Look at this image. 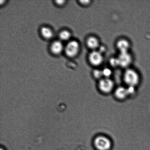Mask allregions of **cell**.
<instances>
[{
	"instance_id": "1",
	"label": "cell",
	"mask_w": 150,
	"mask_h": 150,
	"mask_svg": "<svg viewBox=\"0 0 150 150\" xmlns=\"http://www.w3.org/2000/svg\"><path fill=\"white\" fill-rule=\"evenodd\" d=\"M123 80L127 86L135 87L140 82V76L136 70L128 68L123 73Z\"/></svg>"
},
{
	"instance_id": "2",
	"label": "cell",
	"mask_w": 150,
	"mask_h": 150,
	"mask_svg": "<svg viewBox=\"0 0 150 150\" xmlns=\"http://www.w3.org/2000/svg\"><path fill=\"white\" fill-rule=\"evenodd\" d=\"M93 144L97 150H110L112 147L111 139L104 135H98L95 138Z\"/></svg>"
},
{
	"instance_id": "3",
	"label": "cell",
	"mask_w": 150,
	"mask_h": 150,
	"mask_svg": "<svg viewBox=\"0 0 150 150\" xmlns=\"http://www.w3.org/2000/svg\"><path fill=\"white\" fill-rule=\"evenodd\" d=\"M98 88L103 93L108 94L114 90V82L110 78H103L98 81Z\"/></svg>"
},
{
	"instance_id": "4",
	"label": "cell",
	"mask_w": 150,
	"mask_h": 150,
	"mask_svg": "<svg viewBox=\"0 0 150 150\" xmlns=\"http://www.w3.org/2000/svg\"><path fill=\"white\" fill-rule=\"evenodd\" d=\"M103 54L98 50L91 51L88 56V60L90 64L93 67H99L103 62Z\"/></svg>"
},
{
	"instance_id": "5",
	"label": "cell",
	"mask_w": 150,
	"mask_h": 150,
	"mask_svg": "<svg viewBox=\"0 0 150 150\" xmlns=\"http://www.w3.org/2000/svg\"><path fill=\"white\" fill-rule=\"evenodd\" d=\"M80 49V46L79 42L76 40H71L66 45L64 50L67 56L72 57L77 55Z\"/></svg>"
},
{
	"instance_id": "6",
	"label": "cell",
	"mask_w": 150,
	"mask_h": 150,
	"mask_svg": "<svg viewBox=\"0 0 150 150\" xmlns=\"http://www.w3.org/2000/svg\"><path fill=\"white\" fill-rule=\"evenodd\" d=\"M119 67L127 69L133 62V57L129 52L120 53L117 57Z\"/></svg>"
},
{
	"instance_id": "7",
	"label": "cell",
	"mask_w": 150,
	"mask_h": 150,
	"mask_svg": "<svg viewBox=\"0 0 150 150\" xmlns=\"http://www.w3.org/2000/svg\"><path fill=\"white\" fill-rule=\"evenodd\" d=\"M131 46L130 42L126 38H120L116 42V47L120 53L129 52Z\"/></svg>"
},
{
	"instance_id": "8",
	"label": "cell",
	"mask_w": 150,
	"mask_h": 150,
	"mask_svg": "<svg viewBox=\"0 0 150 150\" xmlns=\"http://www.w3.org/2000/svg\"><path fill=\"white\" fill-rule=\"evenodd\" d=\"M86 43L87 46L91 51L97 50L100 47L99 39L96 36L92 35L87 38Z\"/></svg>"
},
{
	"instance_id": "9",
	"label": "cell",
	"mask_w": 150,
	"mask_h": 150,
	"mask_svg": "<svg viewBox=\"0 0 150 150\" xmlns=\"http://www.w3.org/2000/svg\"><path fill=\"white\" fill-rule=\"evenodd\" d=\"M115 96L117 99L123 100L130 96L127 88L123 86L117 87L115 89Z\"/></svg>"
},
{
	"instance_id": "10",
	"label": "cell",
	"mask_w": 150,
	"mask_h": 150,
	"mask_svg": "<svg viewBox=\"0 0 150 150\" xmlns=\"http://www.w3.org/2000/svg\"><path fill=\"white\" fill-rule=\"evenodd\" d=\"M51 51L55 54H58L64 50L62 42L59 41H55L52 44L51 47Z\"/></svg>"
},
{
	"instance_id": "11",
	"label": "cell",
	"mask_w": 150,
	"mask_h": 150,
	"mask_svg": "<svg viewBox=\"0 0 150 150\" xmlns=\"http://www.w3.org/2000/svg\"><path fill=\"white\" fill-rule=\"evenodd\" d=\"M41 33L44 38L46 39H50L53 36L52 30L50 28L44 26L41 29Z\"/></svg>"
},
{
	"instance_id": "12",
	"label": "cell",
	"mask_w": 150,
	"mask_h": 150,
	"mask_svg": "<svg viewBox=\"0 0 150 150\" xmlns=\"http://www.w3.org/2000/svg\"><path fill=\"white\" fill-rule=\"evenodd\" d=\"M92 75L95 79H98V81L104 78L102 70L98 69L93 70Z\"/></svg>"
},
{
	"instance_id": "13",
	"label": "cell",
	"mask_w": 150,
	"mask_h": 150,
	"mask_svg": "<svg viewBox=\"0 0 150 150\" xmlns=\"http://www.w3.org/2000/svg\"><path fill=\"white\" fill-rule=\"evenodd\" d=\"M71 37V34L67 30H64L62 31L59 34V37L62 40L67 41Z\"/></svg>"
},
{
	"instance_id": "14",
	"label": "cell",
	"mask_w": 150,
	"mask_h": 150,
	"mask_svg": "<svg viewBox=\"0 0 150 150\" xmlns=\"http://www.w3.org/2000/svg\"><path fill=\"white\" fill-rule=\"evenodd\" d=\"M110 63L111 67H119V62L117 57L111 58L110 60Z\"/></svg>"
},
{
	"instance_id": "15",
	"label": "cell",
	"mask_w": 150,
	"mask_h": 150,
	"mask_svg": "<svg viewBox=\"0 0 150 150\" xmlns=\"http://www.w3.org/2000/svg\"><path fill=\"white\" fill-rule=\"evenodd\" d=\"M104 78H110L109 76L111 75V71L109 69L106 68L102 70Z\"/></svg>"
},
{
	"instance_id": "16",
	"label": "cell",
	"mask_w": 150,
	"mask_h": 150,
	"mask_svg": "<svg viewBox=\"0 0 150 150\" xmlns=\"http://www.w3.org/2000/svg\"><path fill=\"white\" fill-rule=\"evenodd\" d=\"M79 2L82 5L85 6H88L92 4V1H80Z\"/></svg>"
},
{
	"instance_id": "17",
	"label": "cell",
	"mask_w": 150,
	"mask_h": 150,
	"mask_svg": "<svg viewBox=\"0 0 150 150\" xmlns=\"http://www.w3.org/2000/svg\"><path fill=\"white\" fill-rule=\"evenodd\" d=\"M56 2L57 4H58V5H62L64 4V2L65 1H63V0H59V1H55Z\"/></svg>"
}]
</instances>
